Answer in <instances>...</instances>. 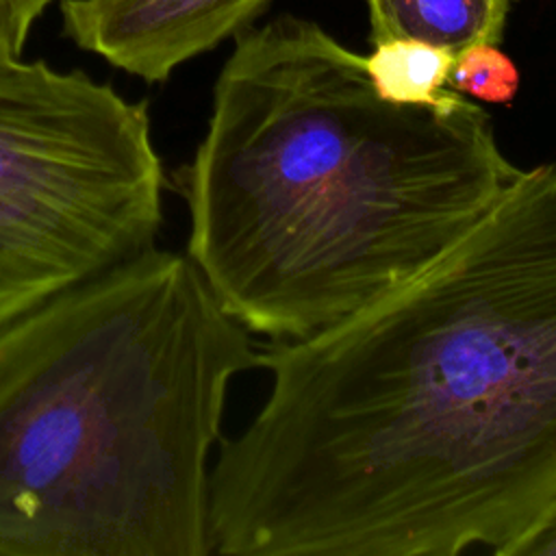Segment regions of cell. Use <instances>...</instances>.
<instances>
[{"mask_svg":"<svg viewBox=\"0 0 556 556\" xmlns=\"http://www.w3.org/2000/svg\"><path fill=\"white\" fill-rule=\"evenodd\" d=\"M258 369L267 400L208 473L213 554L510 556L556 504V161Z\"/></svg>","mask_w":556,"mask_h":556,"instance_id":"cell-1","label":"cell"},{"mask_svg":"<svg viewBox=\"0 0 556 556\" xmlns=\"http://www.w3.org/2000/svg\"><path fill=\"white\" fill-rule=\"evenodd\" d=\"M519 172L471 100L384 102L365 56L278 15L235 37L178 172L187 256L248 332L306 339L430 265Z\"/></svg>","mask_w":556,"mask_h":556,"instance_id":"cell-2","label":"cell"},{"mask_svg":"<svg viewBox=\"0 0 556 556\" xmlns=\"http://www.w3.org/2000/svg\"><path fill=\"white\" fill-rule=\"evenodd\" d=\"M250 332L156 245L0 324V556H206Z\"/></svg>","mask_w":556,"mask_h":556,"instance_id":"cell-3","label":"cell"},{"mask_svg":"<svg viewBox=\"0 0 556 556\" xmlns=\"http://www.w3.org/2000/svg\"><path fill=\"white\" fill-rule=\"evenodd\" d=\"M165 172L146 102L0 63V324L154 245Z\"/></svg>","mask_w":556,"mask_h":556,"instance_id":"cell-4","label":"cell"},{"mask_svg":"<svg viewBox=\"0 0 556 556\" xmlns=\"http://www.w3.org/2000/svg\"><path fill=\"white\" fill-rule=\"evenodd\" d=\"M269 0H63L65 35L146 83H163L265 11Z\"/></svg>","mask_w":556,"mask_h":556,"instance_id":"cell-5","label":"cell"},{"mask_svg":"<svg viewBox=\"0 0 556 556\" xmlns=\"http://www.w3.org/2000/svg\"><path fill=\"white\" fill-rule=\"evenodd\" d=\"M515 0H365L369 39H417L452 54L500 43Z\"/></svg>","mask_w":556,"mask_h":556,"instance_id":"cell-6","label":"cell"},{"mask_svg":"<svg viewBox=\"0 0 556 556\" xmlns=\"http://www.w3.org/2000/svg\"><path fill=\"white\" fill-rule=\"evenodd\" d=\"M454 54L417 39H389L374 43L365 56V72L376 96L397 106L452 111L469 98L450 87Z\"/></svg>","mask_w":556,"mask_h":556,"instance_id":"cell-7","label":"cell"},{"mask_svg":"<svg viewBox=\"0 0 556 556\" xmlns=\"http://www.w3.org/2000/svg\"><path fill=\"white\" fill-rule=\"evenodd\" d=\"M450 87L486 104H510L519 89V70L497 43H473L454 54Z\"/></svg>","mask_w":556,"mask_h":556,"instance_id":"cell-8","label":"cell"},{"mask_svg":"<svg viewBox=\"0 0 556 556\" xmlns=\"http://www.w3.org/2000/svg\"><path fill=\"white\" fill-rule=\"evenodd\" d=\"M52 0H0V63L22 59L35 20Z\"/></svg>","mask_w":556,"mask_h":556,"instance_id":"cell-9","label":"cell"},{"mask_svg":"<svg viewBox=\"0 0 556 556\" xmlns=\"http://www.w3.org/2000/svg\"><path fill=\"white\" fill-rule=\"evenodd\" d=\"M510 556H556V504L532 528V532L513 547Z\"/></svg>","mask_w":556,"mask_h":556,"instance_id":"cell-10","label":"cell"}]
</instances>
